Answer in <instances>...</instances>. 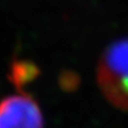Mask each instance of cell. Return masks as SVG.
Returning <instances> with one entry per match:
<instances>
[{"instance_id":"cell-1","label":"cell","mask_w":128,"mask_h":128,"mask_svg":"<svg viewBox=\"0 0 128 128\" xmlns=\"http://www.w3.org/2000/svg\"><path fill=\"white\" fill-rule=\"evenodd\" d=\"M96 81L106 100L128 112V37L112 42L98 58Z\"/></svg>"},{"instance_id":"cell-3","label":"cell","mask_w":128,"mask_h":128,"mask_svg":"<svg viewBox=\"0 0 128 128\" xmlns=\"http://www.w3.org/2000/svg\"><path fill=\"white\" fill-rule=\"evenodd\" d=\"M38 75L39 68L33 62L28 60H14L10 68L8 80L19 92H23L24 87L33 82Z\"/></svg>"},{"instance_id":"cell-2","label":"cell","mask_w":128,"mask_h":128,"mask_svg":"<svg viewBox=\"0 0 128 128\" xmlns=\"http://www.w3.org/2000/svg\"><path fill=\"white\" fill-rule=\"evenodd\" d=\"M0 128H44L38 102L28 94H16L0 101Z\"/></svg>"}]
</instances>
